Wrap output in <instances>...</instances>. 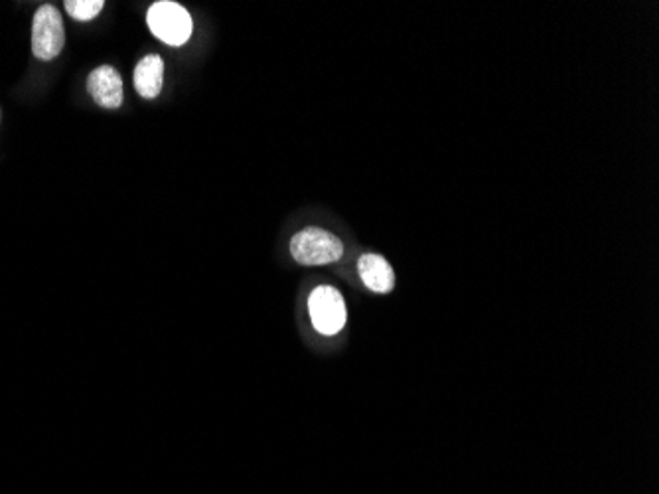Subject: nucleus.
I'll return each mask as SVG.
<instances>
[{"label":"nucleus","mask_w":659,"mask_h":494,"mask_svg":"<svg viewBox=\"0 0 659 494\" xmlns=\"http://www.w3.org/2000/svg\"><path fill=\"white\" fill-rule=\"evenodd\" d=\"M147 22L150 32L168 46H184L194 32L190 12L170 0L155 2L147 14Z\"/></svg>","instance_id":"f03ea898"},{"label":"nucleus","mask_w":659,"mask_h":494,"mask_svg":"<svg viewBox=\"0 0 659 494\" xmlns=\"http://www.w3.org/2000/svg\"><path fill=\"white\" fill-rule=\"evenodd\" d=\"M65 46V29L62 14L52 4H42L32 20V54L50 62L62 54Z\"/></svg>","instance_id":"7ed1b4c3"},{"label":"nucleus","mask_w":659,"mask_h":494,"mask_svg":"<svg viewBox=\"0 0 659 494\" xmlns=\"http://www.w3.org/2000/svg\"><path fill=\"white\" fill-rule=\"evenodd\" d=\"M290 253L300 265H330L344 253V243L334 233L320 228H307L290 240Z\"/></svg>","instance_id":"f257e3e1"},{"label":"nucleus","mask_w":659,"mask_h":494,"mask_svg":"<svg viewBox=\"0 0 659 494\" xmlns=\"http://www.w3.org/2000/svg\"><path fill=\"white\" fill-rule=\"evenodd\" d=\"M64 7L65 12L72 19L79 20V22H87V20H94L95 17H99L105 2L103 0H67Z\"/></svg>","instance_id":"6e6552de"},{"label":"nucleus","mask_w":659,"mask_h":494,"mask_svg":"<svg viewBox=\"0 0 659 494\" xmlns=\"http://www.w3.org/2000/svg\"><path fill=\"white\" fill-rule=\"evenodd\" d=\"M164 84V62L157 54L140 60L135 67V90L142 99H155Z\"/></svg>","instance_id":"423d86ee"},{"label":"nucleus","mask_w":659,"mask_h":494,"mask_svg":"<svg viewBox=\"0 0 659 494\" xmlns=\"http://www.w3.org/2000/svg\"><path fill=\"white\" fill-rule=\"evenodd\" d=\"M308 311L312 325L320 335L334 336L346 325V303L334 287H318L310 293Z\"/></svg>","instance_id":"20e7f679"},{"label":"nucleus","mask_w":659,"mask_h":494,"mask_svg":"<svg viewBox=\"0 0 659 494\" xmlns=\"http://www.w3.org/2000/svg\"><path fill=\"white\" fill-rule=\"evenodd\" d=\"M358 267L365 287L373 293H390L395 287V273L381 255L365 253L360 257Z\"/></svg>","instance_id":"0eeeda50"},{"label":"nucleus","mask_w":659,"mask_h":494,"mask_svg":"<svg viewBox=\"0 0 659 494\" xmlns=\"http://www.w3.org/2000/svg\"><path fill=\"white\" fill-rule=\"evenodd\" d=\"M87 92L105 109H119L123 105L121 74L111 66L97 67L87 77Z\"/></svg>","instance_id":"39448f33"}]
</instances>
